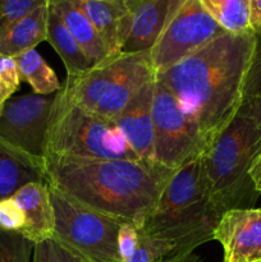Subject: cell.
I'll return each instance as SVG.
<instances>
[{
	"label": "cell",
	"mask_w": 261,
	"mask_h": 262,
	"mask_svg": "<svg viewBox=\"0 0 261 262\" xmlns=\"http://www.w3.org/2000/svg\"><path fill=\"white\" fill-rule=\"evenodd\" d=\"M255 32L224 31L186 59L156 74L199 124L209 146L242 105Z\"/></svg>",
	"instance_id": "6da1fadb"
},
{
	"label": "cell",
	"mask_w": 261,
	"mask_h": 262,
	"mask_svg": "<svg viewBox=\"0 0 261 262\" xmlns=\"http://www.w3.org/2000/svg\"><path fill=\"white\" fill-rule=\"evenodd\" d=\"M20 81L22 79L14 56L0 54V102L3 105L17 91Z\"/></svg>",
	"instance_id": "484cf974"
},
{
	"label": "cell",
	"mask_w": 261,
	"mask_h": 262,
	"mask_svg": "<svg viewBox=\"0 0 261 262\" xmlns=\"http://www.w3.org/2000/svg\"><path fill=\"white\" fill-rule=\"evenodd\" d=\"M140 241V230L133 223H124L118 233V257L119 262H128L135 255Z\"/></svg>",
	"instance_id": "83f0119b"
},
{
	"label": "cell",
	"mask_w": 261,
	"mask_h": 262,
	"mask_svg": "<svg viewBox=\"0 0 261 262\" xmlns=\"http://www.w3.org/2000/svg\"><path fill=\"white\" fill-rule=\"evenodd\" d=\"M31 182H46L44 161L35 160L0 138V200Z\"/></svg>",
	"instance_id": "2e32d148"
},
{
	"label": "cell",
	"mask_w": 261,
	"mask_h": 262,
	"mask_svg": "<svg viewBox=\"0 0 261 262\" xmlns=\"http://www.w3.org/2000/svg\"><path fill=\"white\" fill-rule=\"evenodd\" d=\"M33 246L20 233L0 229V262H30Z\"/></svg>",
	"instance_id": "603a6c76"
},
{
	"label": "cell",
	"mask_w": 261,
	"mask_h": 262,
	"mask_svg": "<svg viewBox=\"0 0 261 262\" xmlns=\"http://www.w3.org/2000/svg\"><path fill=\"white\" fill-rule=\"evenodd\" d=\"M251 179L253 182V186L257 192H261V158H258L257 160L253 164L252 169L250 171Z\"/></svg>",
	"instance_id": "4dcf8cb0"
},
{
	"label": "cell",
	"mask_w": 261,
	"mask_h": 262,
	"mask_svg": "<svg viewBox=\"0 0 261 262\" xmlns=\"http://www.w3.org/2000/svg\"><path fill=\"white\" fill-rule=\"evenodd\" d=\"M261 95V31L255 32V45L243 83L242 102Z\"/></svg>",
	"instance_id": "d4e9b609"
},
{
	"label": "cell",
	"mask_w": 261,
	"mask_h": 262,
	"mask_svg": "<svg viewBox=\"0 0 261 262\" xmlns=\"http://www.w3.org/2000/svg\"><path fill=\"white\" fill-rule=\"evenodd\" d=\"M60 14L64 25L79 43L92 67L102 63L109 58L106 48L97 31L90 22L84 13L77 7L73 0H49Z\"/></svg>",
	"instance_id": "ac0fdd59"
},
{
	"label": "cell",
	"mask_w": 261,
	"mask_h": 262,
	"mask_svg": "<svg viewBox=\"0 0 261 262\" xmlns=\"http://www.w3.org/2000/svg\"><path fill=\"white\" fill-rule=\"evenodd\" d=\"M154 158L169 170H178L206 150L199 124L187 114L170 90L155 78L153 97Z\"/></svg>",
	"instance_id": "ba28073f"
},
{
	"label": "cell",
	"mask_w": 261,
	"mask_h": 262,
	"mask_svg": "<svg viewBox=\"0 0 261 262\" xmlns=\"http://www.w3.org/2000/svg\"><path fill=\"white\" fill-rule=\"evenodd\" d=\"M260 158H261V154H260Z\"/></svg>",
	"instance_id": "d590c367"
},
{
	"label": "cell",
	"mask_w": 261,
	"mask_h": 262,
	"mask_svg": "<svg viewBox=\"0 0 261 262\" xmlns=\"http://www.w3.org/2000/svg\"><path fill=\"white\" fill-rule=\"evenodd\" d=\"M49 0H0V33Z\"/></svg>",
	"instance_id": "cb8c5ba5"
},
{
	"label": "cell",
	"mask_w": 261,
	"mask_h": 262,
	"mask_svg": "<svg viewBox=\"0 0 261 262\" xmlns=\"http://www.w3.org/2000/svg\"><path fill=\"white\" fill-rule=\"evenodd\" d=\"M25 214L13 197L0 200V229L19 233L25 227Z\"/></svg>",
	"instance_id": "4316f807"
},
{
	"label": "cell",
	"mask_w": 261,
	"mask_h": 262,
	"mask_svg": "<svg viewBox=\"0 0 261 262\" xmlns=\"http://www.w3.org/2000/svg\"><path fill=\"white\" fill-rule=\"evenodd\" d=\"M87 261L77 251L67 246L56 237L46 238L33 246L32 262H84Z\"/></svg>",
	"instance_id": "7402d4cb"
},
{
	"label": "cell",
	"mask_w": 261,
	"mask_h": 262,
	"mask_svg": "<svg viewBox=\"0 0 261 262\" xmlns=\"http://www.w3.org/2000/svg\"><path fill=\"white\" fill-rule=\"evenodd\" d=\"M223 32L200 0H176L160 36L148 51L154 71L156 74L166 71Z\"/></svg>",
	"instance_id": "9c48e42d"
},
{
	"label": "cell",
	"mask_w": 261,
	"mask_h": 262,
	"mask_svg": "<svg viewBox=\"0 0 261 262\" xmlns=\"http://www.w3.org/2000/svg\"><path fill=\"white\" fill-rule=\"evenodd\" d=\"M49 4L41 5L0 33V54L17 56L48 37Z\"/></svg>",
	"instance_id": "e0dca14e"
},
{
	"label": "cell",
	"mask_w": 261,
	"mask_h": 262,
	"mask_svg": "<svg viewBox=\"0 0 261 262\" xmlns=\"http://www.w3.org/2000/svg\"><path fill=\"white\" fill-rule=\"evenodd\" d=\"M49 188L55 216L54 237L90 262H119L118 233L129 222L97 211L53 187Z\"/></svg>",
	"instance_id": "52a82bcc"
},
{
	"label": "cell",
	"mask_w": 261,
	"mask_h": 262,
	"mask_svg": "<svg viewBox=\"0 0 261 262\" xmlns=\"http://www.w3.org/2000/svg\"><path fill=\"white\" fill-rule=\"evenodd\" d=\"M237 115L248 118V119L253 120L256 124L261 125V95L242 102Z\"/></svg>",
	"instance_id": "f1b7e54d"
},
{
	"label": "cell",
	"mask_w": 261,
	"mask_h": 262,
	"mask_svg": "<svg viewBox=\"0 0 261 262\" xmlns=\"http://www.w3.org/2000/svg\"><path fill=\"white\" fill-rule=\"evenodd\" d=\"M159 262H202V258L200 256L194 255V252L188 253V255H182V256H174V257L165 258Z\"/></svg>",
	"instance_id": "1f68e13d"
},
{
	"label": "cell",
	"mask_w": 261,
	"mask_h": 262,
	"mask_svg": "<svg viewBox=\"0 0 261 262\" xmlns=\"http://www.w3.org/2000/svg\"><path fill=\"white\" fill-rule=\"evenodd\" d=\"M2 109H3V104L0 102V113H2Z\"/></svg>",
	"instance_id": "d6a6232c"
},
{
	"label": "cell",
	"mask_w": 261,
	"mask_h": 262,
	"mask_svg": "<svg viewBox=\"0 0 261 262\" xmlns=\"http://www.w3.org/2000/svg\"><path fill=\"white\" fill-rule=\"evenodd\" d=\"M46 155L101 160H140L114 120L74 104L63 89L56 92L51 109Z\"/></svg>",
	"instance_id": "5b68a950"
},
{
	"label": "cell",
	"mask_w": 261,
	"mask_h": 262,
	"mask_svg": "<svg viewBox=\"0 0 261 262\" xmlns=\"http://www.w3.org/2000/svg\"><path fill=\"white\" fill-rule=\"evenodd\" d=\"M220 217L207 193L200 156L174 171L138 229L187 255L214 239Z\"/></svg>",
	"instance_id": "3957f363"
},
{
	"label": "cell",
	"mask_w": 261,
	"mask_h": 262,
	"mask_svg": "<svg viewBox=\"0 0 261 262\" xmlns=\"http://www.w3.org/2000/svg\"><path fill=\"white\" fill-rule=\"evenodd\" d=\"M154 83L155 79L146 83L113 119L133 152L146 163H156L154 158Z\"/></svg>",
	"instance_id": "7c38bea8"
},
{
	"label": "cell",
	"mask_w": 261,
	"mask_h": 262,
	"mask_svg": "<svg viewBox=\"0 0 261 262\" xmlns=\"http://www.w3.org/2000/svg\"><path fill=\"white\" fill-rule=\"evenodd\" d=\"M46 41H49V43L61 58L68 77L81 76L92 68L90 59L87 58L79 43L74 40L72 33L64 25L58 10L54 8L53 4H50V2H49Z\"/></svg>",
	"instance_id": "d6986e66"
},
{
	"label": "cell",
	"mask_w": 261,
	"mask_h": 262,
	"mask_svg": "<svg viewBox=\"0 0 261 262\" xmlns=\"http://www.w3.org/2000/svg\"><path fill=\"white\" fill-rule=\"evenodd\" d=\"M119 2H129V0H119Z\"/></svg>",
	"instance_id": "836d02e7"
},
{
	"label": "cell",
	"mask_w": 261,
	"mask_h": 262,
	"mask_svg": "<svg viewBox=\"0 0 261 262\" xmlns=\"http://www.w3.org/2000/svg\"><path fill=\"white\" fill-rule=\"evenodd\" d=\"M101 37L109 56L122 53L129 35L130 12L119 0H73Z\"/></svg>",
	"instance_id": "4fadbf2b"
},
{
	"label": "cell",
	"mask_w": 261,
	"mask_h": 262,
	"mask_svg": "<svg viewBox=\"0 0 261 262\" xmlns=\"http://www.w3.org/2000/svg\"><path fill=\"white\" fill-rule=\"evenodd\" d=\"M176 0H129V35L122 53L150 51L160 36Z\"/></svg>",
	"instance_id": "5bb4252c"
},
{
	"label": "cell",
	"mask_w": 261,
	"mask_h": 262,
	"mask_svg": "<svg viewBox=\"0 0 261 262\" xmlns=\"http://www.w3.org/2000/svg\"><path fill=\"white\" fill-rule=\"evenodd\" d=\"M261 154V125L235 115L201 155L205 186L220 216L229 210L250 209L258 192L250 171Z\"/></svg>",
	"instance_id": "277c9868"
},
{
	"label": "cell",
	"mask_w": 261,
	"mask_h": 262,
	"mask_svg": "<svg viewBox=\"0 0 261 262\" xmlns=\"http://www.w3.org/2000/svg\"><path fill=\"white\" fill-rule=\"evenodd\" d=\"M250 27L253 32L261 31V0H250Z\"/></svg>",
	"instance_id": "f546056e"
},
{
	"label": "cell",
	"mask_w": 261,
	"mask_h": 262,
	"mask_svg": "<svg viewBox=\"0 0 261 262\" xmlns=\"http://www.w3.org/2000/svg\"><path fill=\"white\" fill-rule=\"evenodd\" d=\"M55 94L10 97L0 113V138L35 160L44 161Z\"/></svg>",
	"instance_id": "30bf717a"
},
{
	"label": "cell",
	"mask_w": 261,
	"mask_h": 262,
	"mask_svg": "<svg viewBox=\"0 0 261 262\" xmlns=\"http://www.w3.org/2000/svg\"><path fill=\"white\" fill-rule=\"evenodd\" d=\"M155 77L148 51L120 53L81 76L67 77L61 89L74 104L113 120Z\"/></svg>",
	"instance_id": "8992f818"
},
{
	"label": "cell",
	"mask_w": 261,
	"mask_h": 262,
	"mask_svg": "<svg viewBox=\"0 0 261 262\" xmlns=\"http://www.w3.org/2000/svg\"><path fill=\"white\" fill-rule=\"evenodd\" d=\"M200 3L227 32L252 31L250 27V0H200Z\"/></svg>",
	"instance_id": "44dd1931"
},
{
	"label": "cell",
	"mask_w": 261,
	"mask_h": 262,
	"mask_svg": "<svg viewBox=\"0 0 261 262\" xmlns=\"http://www.w3.org/2000/svg\"><path fill=\"white\" fill-rule=\"evenodd\" d=\"M84 262H90V261H84Z\"/></svg>",
	"instance_id": "e575fe53"
},
{
	"label": "cell",
	"mask_w": 261,
	"mask_h": 262,
	"mask_svg": "<svg viewBox=\"0 0 261 262\" xmlns=\"http://www.w3.org/2000/svg\"><path fill=\"white\" fill-rule=\"evenodd\" d=\"M14 58L18 64L20 79L32 87L33 94L51 95L61 89L55 72L49 67L37 50L31 49Z\"/></svg>",
	"instance_id": "ffe728a7"
},
{
	"label": "cell",
	"mask_w": 261,
	"mask_h": 262,
	"mask_svg": "<svg viewBox=\"0 0 261 262\" xmlns=\"http://www.w3.org/2000/svg\"><path fill=\"white\" fill-rule=\"evenodd\" d=\"M13 200L25 214V227L20 234L37 243L54 235L55 216L46 182H31L13 194Z\"/></svg>",
	"instance_id": "9a60e30c"
},
{
	"label": "cell",
	"mask_w": 261,
	"mask_h": 262,
	"mask_svg": "<svg viewBox=\"0 0 261 262\" xmlns=\"http://www.w3.org/2000/svg\"><path fill=\"white\" fill-rule=\"evenodd\" d=\"M214 239L224 250L223 262H261V210L234 209L223 214Z\"/></svg>",
	"instance_id": "8fae6325"
},
{
	"label": "cell",
	"mask_w": 261,
	"mask_h": 262,
	"mask_svg": "<svg viewBox=\"0 0 261 262\" xmlns=\"http://www.w3.org/2000/svg\"><path fill=\"white\" fill-rule=\"evenodd\" d=\"M46 183L110 216L142 225L174 171L142 160L46 155Z\"/></svg>",
	"instance_id": "7a4b0ae2"
},
{
	"label": "cell",
	"mask_w": 261,
	"mask_h": 262,
	"mask_svg": "<svg viewBox=\"0 0 261 262\" xmlns=\"http://www.w3.org/2000/svg\"><path fill=\"white\" fill-rule=\"evenodd\" d=\"M260 210H261V209H260Z\"/></svg>",
	"instance_id": "8d00e7d4"
}]
</instances>
